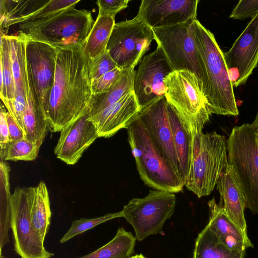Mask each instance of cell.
Returning a JSON list of instances; mask_svg holds the SVG:
<instances>
[{
	"label": "cell",
	"instance_id": "obj_1",
	"mask_svg": "<svg viewBox=\"0 0 258 258\" xmlns=\"http://www.w3.org/2000/svg\"><path fill=\"white\" fill-rule=\"evenodd\" d=\"M54 81L45 114L48 130L60 132L88 111L92 96L89 59L83 46L55 47Z\"/></svg>",
	"mask_w": 258,
	"mask_h": 258
},
{
	"label": "cell",
	"instance_id": "obj_2",
	"mask_svg": "<svg viewBox=\"0 0 258 258\" xmlns=\"http://www.w3.org/2000/svg\"><path fill=\"white\" fill-rule=\"evenodd\" d=\"M193 37L206 78L205 93L212 113L239 115L233 86L224 57L214 34L197 19L192 24Z\"/></svg>",
	"mask_w": 258,
	"mask_h": 258
},
{
	"label": "cell",
	"instance_id": "obj_3",
	"mask_svg": "<svg viewBox=\"0 0 258 258\" xmlns=\"http://www.w3.org/2000/svg\"><path fill=\"white\" fill-rule=\"evenodd\" d=\"M126 129L138 173L145 184L173 193L182 190L183 181L155 146L138 115Z\"/></svg>",
	"mask_w": 258,
	"mask_h": 258
},
{
	"label": "cell",
	"instance_id": "obj_4",
	"mask_svg": "<svg viewBox=\"0 0 258 258\" xmlns=\"http://www.w3.org/2000/svg\"><path fill=\"white\" fill-rule=\"evenodd\" d=\"M190 168L185 186L199 198L213 191L228 165L227 140L216 132L192 135Z\"/></svg>",
	"mask_w": 258,
	"mask_h": 258
},
{
	"label": "cell",
	"instance_id": "obj_5",
	"mask_svg": "<svg viewBox=\"0 0 258 258\" xmlns=\"http://www.w3.org/2000/svg\"><path fill=\"white\" fill-rule=\"evenodd\" d=\"M165 98L192 135L202 132L212 114L202 83L193 73L174 71L164 79Z\"/></svg>",
	"mask_w": 258,
	"mask_h": 258
},
{
	"label": "cell",
	"instance_id": "obj_6",
	"mask_svg": "<svg viewBox=\"0 0 258 258\" xmlns=\"http://www.w3.org/2000/svg\"><path fill=\"white\" fill-rule=\"evenodd\" d=\"M252 124L234 126L227 140L228 163L244 192L246 208L258 214V145Z\"/></svg>",
	"mask_w": 258,
	"mask_h": 258
},
{
	"label": "cell",
	"instance_id": "obj_7",
	"mask_svg": "<svg viewBox=\"0 0 258 258\" xmlns=\"http://www.w3.org/2000/svg\"><path fill=\"white\" fill-rule=\"evenodd\" d=\"M94 22L90 11L73 8L28 29L20 30L18 35L25 40L54 47L83 46Z\"/></svg>",
	"mask_w": 258,
	"mask_h": 258
},
{
	"label": "cell",
	"instance_id": "obj_8",
	"mask_svg": "<svg viewBox=\"0 0 258 258\" xmlns=\"http://www.w3.org/2000/svg\"><path fill=\"white\" fill-rule=\"evenodd\" d=\"M174 193L150 190L143 198H133L123 206V217L133 226L136 239L142 241L151 235L161 233L165 222L173 214Z\"/></svg>",
	"mask_w": 258,
	"mask_h": 258
},
{
	"label": "cell",
	"instance_id": "obj_9",
	"mask_svg": "<svg viewBox=\"0 0 258 258\" xmlns=\"http://www.w3.org/2000/svg\"><path fill=\"white\" fill-rule=\"evenodd\" d=\"M195 20L152 30L157 45L162 48L173 71L187 70L195 74L202 83L205 94L206 74L192 35Z\"/></svg>",
	"mask_w": 258,
	"mask_h": 258
},
{
	"label": "cell",
	"instance_id": "obj_10",
	"mask_svg": "<svg viewBox=\"0 0 258 258\" xmlns=\"http://www.w3.org/2000/svg\"><path fill=\"white\" fill-rule=\"evenodd\" d=\"M34 190V187H17L11 196V229L14 248L21 258H50L54 253L46 249L31 220Z\"/></svg>",
	"mask_w": 258,
	"mask_h": 258
},
{
	"label": "cell",
	"instance_id": "obj_11",
	"mask_svg": "<svg viewBox=\"0 0 258 258\" xmlns=\"http://www.w3.org/2000/svg\"><path fill=\"white\" fill-rule=\"evenodd\" d=\"M153 40L152 28L137 14L132 19L115 24L106 51L118 68L134 69Z\"/></svg>",
	"mask_w": 258,
	"mask_h": 258
},
{
	"label": "cell",
	"instance_id": "obj_12",
	"mask_svg": "<svg viewBox=\"0 0 258 258\" xmlns=\"http://www.w3.org/2000/svg\"><path fill=\"white\" fill-rule=\"evenodd\" d=\"M25 40L29 89L45 117L54 81L56 48L47 43Z\"/></svg>",
	"mask_w": 258,
	"mask_h": 258
},
{
	"label": "cell",
	"instance_id": "obj_13",
	"mask_svg": "<svg viewBox=\"0 0 258 258\" xmlns=\"http://www.w3.org/2000/svg\"><path fill=\"white\" fill-rule=\"evenodd\" d=\"M173 71L161 47L148 54L135 72L134 92L141 109L165 97V78Z\"/></svg>",
	"mask_w": 258,
	"mask_h": 258
},
{
	"label": "cell",
	"instance_id": "obj_14",
	"mask_svg": "<svg viewBox=\"0 0 258 258\" xmlns=\"http://www.w3.org/2000/svg\"><path fill=\"white\" fill-rule=\"evenodd\" d=\"M224 57L233 87L245 84L258 63V13Z\"/></svg>",
	"mask_w": 258,
	"mask_h": 258
},
{
	"label": "cell",
	"instance_id": "obj_15",
	"mask_svg": "<svg viewBox=\"0 0 258 258\" xmlns=\"http://www.w3.org/2000/svg\"><path fill=\"white\" fill-rule=\"evenodd\" d=\"M168 104L165 97L158 100L142 109L138 117L155 146L179 175Z\"/></svg>",
	"mask_w": 258,
	"mask_h": 258
},
{
	"label": "cell",
	"instance_id": "obj_16",
	"mask_svg": "<svg viewBox=\"0 0 258 258\" xmlns=\"http://www.w3.org/2000/svg\"><path fill=\"white\" fill-rule=\"evenodd\" d=\"M198 0H143L138 15L151 28L174 26L197 19Z\"/></svg>",
	"mask_w": 258,
	"mask_h": 258
},
{
	"label": "cell",
	"instance_id": "obj_17",
	"mask_svg": "<svg viewBox=\"0 0 258 258\" xmlns=\"http://www.w3.org/2000/svg\"><path fill=\"white\" fill-rule=\"evenodd\" d=\"M60 132L54 152L58 159L70 165L77 163L84 152L99 138L87 112Z\"/></svg>",
	"mask_w": 258,
	"mask_h": 258
},
{
	"label": "cell",
	"instance_id": "obj_18",
	"mask_svg": "<svg viewBox=\"0 0 258 258\" xmlns=\"http://www.w3.org/2000/svg\"><path fill=\"white\" fill-rule=\"evenodd\" d=\"M141 110L133 91L89 119L94 124L99 138H109L126 128Z\"/></svg>",
	"mask_w": 258,
	"mask_h": 258
},
{
	"label": "cell",
	"instance_id": "obj_19",
	"mask_svg": "<svg viewBox=\"0 0 258 258\" xmlns=\"http://www.w3.org/2000/svg\"><path fill=\"white\" fill-rule=\"evenodd\" d=\"M220 195V204L227 217L247 236L244 211L246 200L232 166L228 164L217 184Z\"/></svg>",
	"mask_w": 258,
	"mask_h": 258
},
{
	"label": "cell",
	"instance_id": "obj_20",
	"mask_svg": "<svg viewBox=\"0 0 258 258\" xmlns=\"http://www.w3.org/2000/svg\"><path fill=\"white\" fill-rule=\"evenodd\" d=\"M168 114L179 173L185 185L190 168L193 137L190 130L169 103Z\"/></svg>",
	"mask_w": 258,
	"mask_h": 258
},
{
	"label": "cell",
	"instance_id": "obj_21",
	"mask_svg": "<svg viewBox=\"0 0 258 258\" xmlns=\"http://www.w3.org/2000/svg\"><path fill=\"white\" fill-rule=\"evenodd\" d=\"M134 69L124 70L117 81L106 91L92 95L87 112L88 117L94 116L134 91Z\"/></svg>",
	"mask_w": 258,
	"mask_h": 258
},
{
	"label": "cell",
	"instance_id": "obj_22",
	"mask_svg": "<svg viewBox=\"0 0 258 258\" xmlns=\"http://www.w3.org/2000/svg\"><path fill=\"white\" fill-rule=\"evenodd\" d=\"M115 24L114 16L98 14L83 45L84 53L89 59L94 58L106 51Z\"/></svg>",
	"mask_w": 258,
	"mask_h": 258
},
{
	"label": "cell",
	"instance_id": "obj_23",
	"mask_svg": "<svg viewBox=\"0 0 258 258\" xmlns=\"http://www.w3.org/2000/svg\"><path fill=\"white\" fill-rule=\"evenodd\" d=\"M209 209V221L207 224L210 230L222 242L227 236H234L253 248L248 236L244 235L241 230L227 217L222 207L217 204L214 198L208 202Z\"/></svg>",
	"mask_w": 258,
	"mask_h": 258
},
{
	"label": "cell",
	"instance_id": "obj_24",
	"mask_svg": "<svg viewBox=\"0 0 258 258\" xmlns=\"http://www.w3.org/2000/svg\"><path fill=\"white\" fill-rule=\"evenodd\" d=\"M245 255V250H229L207 225L199 233L195 241L193 258H244Z\"/></svg>",
	"mask_w": 258,
	"mask_h": 258
},
{
	"label": "cell",
	"instance_id": "obj_25",
	"mask_svg": "<svg viewBox=\"0 0 258 258\" xmlns=\"http://www.w3.org/2000/svg\"><path fill=\"white\" fill-rule=\"evenodd\" d=\"M136 237L119 227L114 237L95 251L75 258H129L134 253Z\"/></svg>",
	"mask_w": 258,
	"mask_h": 258
},
{
	"label": "cell",
	"instance_id": "obj_26",
	"mask_svg": "<svg viewBox=\"0 0 258 258\" xmlns=\"http://www.w3.org/2000/svg\"><path fill=\"white\" fill-rule=\"evenodd\" d=\"M12 69L15 86V95H28L29 81L26 57V42L19 35L8 36Z\"/></svg>",
	"mask_w": 258,
	"mask_h": 258
},
{
	"label": "cell",
	"instance_id": "obj_27",
	"mask_svg": "<svg viewBox=\"0 0 258 258\" xmlns=\"http://www.w3.org/2000/svg\"><path fill=\"white\" fill-rule=\"evenodd\" d=\"M34 188L31 208V220L35 229L44 242L49 231L51 216L48 191L42 181Z\"/></svg>",
	"mask_w": 258,
	"mask_h": 258
},
{
	"label": "cell",
	"instance_id": "obj_28",
	"mask_svg": "<svg viewBox=\"0 0 258 258\" xmlns=\"http://www.w3.org/2000/svg\"><path fill=\"white\" fill-rule=\"evenodd\" d=\"M23 123L25 139L41 146L48 126L45 115L36 103L30 89L23 114Z\"/></svg>",
	"mask_w": 258,
	"mask_h": 258
},
{
	"label": "cell",
	"instance_id": "obj_29",
	"mask_svg": "<svg viewBox=\"0 0 258 258\" xmlns=\"http://www.w3.org/2000/svg\"><path fill=\"white\" fill-rule=\"evenodd\" d=\"M45 0H21L0 2L1 27L6 28L20 24L48 3Z\"/></svg>",
	"mask_w": 258,
	"mask_h": 258
},
{
	"label": "cell",
	"instance_id": "obj_30",
	"mask_svg": "<svg viewBox=\"0 0 258 258\" xmlns=\"http://www.w3.org/2000/svg\"><path fill=\"white\" fill-rule=\"evenodd\" d=\"M1 98L3 102L12 101L15 96V86L12 69L10 43L8 35L1 31Z\"/></svg>",
	"mask_w": 258,
	"mask_h": 258
},
{
	"label": "cell",
	"instance_id": "obj_31",
	"mask_svg": "<svg viewBox=\"0 0 258 258\" xmlns=\"http://www.w3.org/2000/svg\"><path fill=\"white\" fill-rule=\"evenodd\" d=\"M80 0H50L19 24L20 30L28 29L45 22L68 9L75 8Z\"/></svg>",
	"mask_w": 258,
	"mask_h": 258
},
{
	"label": "cell",
	"instance_id": "obj_32",
	"mask_svg": "<svg viewBox=\"0 0 258 258\" xmlns=\"http://www.w3.org/2000/svg\"><path fill=\"white\" fill-rule=\"evenodd\" d=\"M40 146L25 139L10 141L0 154L1 161H33L38 156Z\"/></svg>",
	"mask_w": 258,
	"mask_h": 258
},
{
	"label": "cell",
	"instance_id": "obj_33",
	"mask_svg": "<svg viewBox=\"0 0 258 258\" xmlns=\"http://www.w3.org/2000/svg\"><path fill=\"white\" fill-rule=\"evenodd\" d=\"M119 217H123L122 211L108 213L98 217L82 218L75 220L72 222L70 228L61 238L59 242L60 243H65L76 236L81 234L99 224Z\"/></svg>",
	"mask_w": 258,
	"mask_h": 258
},
{
	"label": "cell",
	"instance_id": "obj_34",
	"mask_svg": "<svg viewBox=\"0 0 258 258\" xmlns=\"http://www.w3.org/2000/svg\"><path fill=\"white\" fill-rule=\"evenodd\" d=\"M117 67L116 63L106 51L101 55L89 59L88 72L90 79L91 81L97 79Z\"/></svg>",
	"mask_w": 258,
	"mask_h": 258
},
{
	"label": "cell",
	"instance_id": "obj_35",
	"mask_svg": "<svg viewBox=\"0 0 258 258\" xmlns=\"http://www.w3.org/2000/svg\"><path fill=\"white\" fill-rule=\"evenodd\" d=\"M123 71L124 70L117 67L98 79L92 81V95L98 94L106 91L117 81Z\"/></svg>",
	"mask_w": 258,
	"mask_h": 258
},
{
	"label": "cell",
	"instance_id": "obj_36",
	"mask_svg": "<svg viewBox=\"0 0 258 258\" xmlns=\"http://www.w3.org/2000/svg\"><path fill=\"white\" fill-rule=\"evenodd\" d=\"M258 13V0H241L233 8L229 18L244 20L252 18Z\"/></svg>",
	"mask_w": 258,
	"mask_h": 258
},
{
	"label": "cell",
	"instance_id": "obj_37",
	"mask_svg": "<svg viewBox=\"0 0 258 258\" xmlns=\"http://www.w3.org/2000/svg\"><path fill=\"white\" fill-rule=\"evenodd\" d=\"M130 0H98V14L115 16L119 11L125 9Z\"/></svg>",
	"mask_w": 258,
	"mask_h": 258
},
{
	"label": "cell",
	"instance_id": "obj_38",
	"mask_svg": "<svg viewBox=\"0 0 258 258\" xmlns=\"http://www.w3.org/2000/svg\"><path fill=\"white\" fill-rule=\"evenodd\" d=\"M7 112L4 106L2 104L0 111V154L4 152L8 144L10 142L9 131L6 119Z\"/></svg>",
	"mask_w": 258,
	"mask_h": 258
},
{
	"label": "cell",
	"instance_id": "obj_39",
	"mask_svg": "<svg viewBox=\"0 0 258 258\" xmlns=\"http://www.w3.org/2000/svg\"><path fill=\"white\" fill-rule=\"evenodd\" d=\"M10 141L25 138V134L14 118L8 112L6 114Z\"/></svg>",
	"mask_w": 258,
	"mask_h": 258
},
{
	"label": "cell",
	"instance_id": "obj_40",
	"mask_svg": "<svg viewBox=\"0 0 258 258\" xmlns=\"http://www.w3.org/2000/svg\"><path fill=\"white\" fill-rule=\"evenodd\" d=\"M252 125L254 126V127L255 128L257 133H258V111L257 112V114L256 115L255 118L253 121V122L251 123Z\"/></svg>",
	"mask_w": 258,
	"mask_h": 258
},
{
	"label": "cell",
	"instance_id": "obj_41",
	"mask_svg": "<svg viewBox=\"0 0 258 258\" xmlns=\"http://www.w3.org/2000/svg\"><path fill=\"white\" fill-rule=\"evenodd\" d=\"M130 258H146L142 254H137L131 256Z\"/></svg>",
	"mask_w": 258,
	"mask_h": 258
},
{
	"label": "cell",
	"instance_id": "obj_42",
	"mask_svg": "<svg viewBox=\"0 0 258 258\" xmlns=\"http://www.w3.org/2000/svg\"><path fill=\"white\" fill-rule=\"evenodd\" d=\"M256 140L257 144L258 145V133H257V132H256Z\"/></svg>",
	"mask_w": 258,
	"mask_h": 258
},
{
	"label": "cell",
	"instance_id": "obj_43",
	"mask_svg": "<svg viewBox=\"0 0 258 258\" xmlns=\"http://www.w3.org/2000/svg\"><path fill=\"white\" fill-rule=\"evenodd\" d=\"M130 258V257H129Z\"/></svg>",
	"mask_w": 258,
	"mask_h": 258
}]
</instances>
